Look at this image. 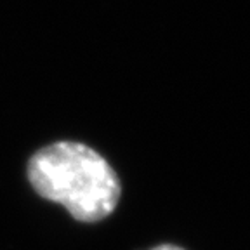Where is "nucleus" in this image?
<instances>
[{
	"mask_svg": "<svg viewBox=\"0 0 250 250\" xmlns=\"http://www.w3.org/2000/svg\"><path fill=\"white\" fill-rule=\"evenodd\" d=\"M28 177L40 196L61 203L77 221L98 223L120 200V179L92 148L59 141L39 149L28 164Z\"/></svg>",
	"mask_w": 250,
	"mask_h": 250,
	"instance_id": "1",
	"label": "nucleus"
},
{
	"mask_svg": "<svg viewBox=\"0 0 250 250\" xmlns=\"http://www.w3.org/2000/svg\"><path fill=\"white\" fill-rule=\"evenodd\" d=\"M153 250H184V249L176 247V245H160V247H155Z\"/></svg>",
	"mask_w": 250,
	"mask_h": 250,
	"instance_id": "2",
	"label": "nucleus"
}]
</instances>
